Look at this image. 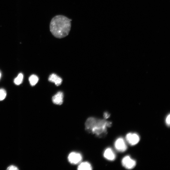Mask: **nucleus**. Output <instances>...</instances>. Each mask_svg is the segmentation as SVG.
Instances as JSON below:
<instances>
[{"label":"nucleus","instance_id":"10","mask_svg":"<svg viewBox=\"0 0 170 170\" xmlns=\"http://www.w3.org/2000/svg\"><path fill=\"white\" fill-rule=\"evenodd\" d=\"M79 170H91L92 167L91 164L88 162H84L81 163L78 167Z\"/></svg>","mask_w":170,"mask_h":170},{"label":"nucleus","instance_id":"9","mask_svg":"<svg viewBox=\"0 0 170 170\" xmlns=\"http://www.w3.org/2000/svg\"><path fill=\"white\" fill-rule=\"evenodd\" d=\"M48 80L50 82L54 83L57 86H60L62 81L61 78L54 74H52L50 76Z\"/></svg>","mask_w":170,"mask_h":170},{"label":"nucleus","instance_id":"1","mask_svg":"<svg viewBox=\"0 0 170 170\" xmlns=\"http://www.w3.org/2000/svg\"><path fill=\"white\" fill-rule=\"evenodd\" d=\"M71 20L66 16L62 15L54 17L51 20L50 26L52 34L58 38L67 36L71 30Z\"/></svg>","mask_w":170,"mask_h":170},{"label":"nucleus","instance_id":"14","mask_svg":"<svg viewBox=\"0 0 170 170\" xmlns=\"http://www.w3.org/2000/svg\"><path fill=\"white\" fill-rule=\"evenodd\" d=\"M165 122L167 125L169 127L170 124V114H169L166 117Z\"/></svg>","mask_w":170,"mask_h":170},{"label":"nucleus","instance_id":"17","mask_svg":"<svg viewBox=\"0 0 170 170\" xmlns=\"http://www.w3.org/2000/svg\"><path fill=\"white\" fill-rule=\"evenodd\" d=\"M2 76V74L1 72H0V79H1Z\"/></svg>","mask_w":170,"mask_h":170},{"label":"nucleus","instance_id":"6","mask_svg":"<svg viewBox=\"0 0 170 170\" xmlns=\"http://www.w3.org/2000/svg\"><path fill=\"white\" fill-rule=\"evenodd\" d=\"M68 159L71 164H76L80 162L82 159V157L79 153L72 152L69 155Z\"/></svg>","mask_w":170,"mask_h":170},{"label":"nucleus","instance_id":"8","mask_svg":"<svg viewBox=\"0 0 170 170\" xmlns=\"http://www.w3.org/2000/svg\"><path fill=\"white\" fill-rule=\"evenodd\" d=\"M63 92H59L52 97V102L55 104L61 105L63 102Z\"/></svg>","mask_w":170,"mask_h":170},{"label":"nucleus","instance_id":"15","mask_svg":"<svg viewBox=\"0 0 170 170\" xmlns=\"http://www.w3.org/2000/svg\"><path fill=\"white\" fill-rule=\"evenodd\" d=\"M7 169L8 170H17L19 169L13 165H11Z\"/></svg>","mask_w":170,"mask_h":170},{"label":"nucleus","instance_id":"11","mask_svg":"<svg viewBox=\"0 0 170 170\" xmlns=\"http://www.w3.org/2000/svg\"><path fill=\"white\" fill-rule=\"evenodd\" d=\"M39 80L38 77L35 75H32L29 78V80L32 86H34L37 83Z\"/></svg>","mask_w":170,"mask_h":170},{"label":"nucleus","instance_id":"13","mask_svg":"<svg viewBox=\"0 0 170 170\" xmlns=\"http://www.w3.org/2000/svg\"><path fill=\"white\" fill-rule=\"evenodd\" d=\"M7 96V92L4 89H0V101L3 100Z\"/></svg>","mask_w":170,"mask_h":170},{"label":"nucleus","instance_id":"12","mask_svg":"<svg viewBox=\"0 0 170 170\" xmlns=\"http://www.w3.org/2000/svg\"><path fill=\"white\" fill-rule=\"evenodd\" d=\"M23 79V74L22 73H20L15 79L14 83L16 85H19L22 83Z\"/></svg>","mask_w":170,"mask_h":170},{"label":"nucleus","instance_id":"16","mask_svg":"<svg viewBox=\"0 0 170 170\" xmlns=\"http://www.w3.org/2000/svg\"><path fill=\"white\" fill-rule=\"evenodd\" d=\"M110 114L107 112H105L103 114L104 117L105 119L109 118L110 117Z\"/></svg>","mask_w":170,"mask_h":170},{"label":"nucleus","instance_id":"5","mask_svg":"<svg viewBox=\"0 0 170 170\" xmlns=\"http://www.w3.org/2000/svg\"><path fill=\"white\" fill-rule=\"evenodd\" d=\"M126 139L128 142L132 145H136L140 141L139 136L135 133L128 134L126 136Z\"/></svg>","mask_w":170,"mask_h":170},{"label":"nucleus","instance_id":"3","mask_svg":"<svg viewBox=\"0 0 170 170\" xmlns=\"http://www.w3.org/2000/svg\"><path fill=\"white\" fill-rule=\"evenodd\" d=\"M122 163L123 166L126 168L131 169L135 168L136 165V162L130 156H126L122 159Z\"/></svg>","mask_w":170,"mask_h":170},{"label":"nucleus","instance_id":"2","mask_svg":"<svg viewBox=\"0 0 170 170\" xmlns=\"http://www.w3.org/2000/svg\"><path fill=\"white\" fill-rule=\"evenodd\" d=\"M112 123L105 119L90 117L85 123L86 130L99 137H103L107 134V128L112 126Z\"/></svg>","mask_w":170,"mask_h":170},{"label":"nucleus","instance_id":"7","mask_svg":"<svg viewBox=\"0 0 170 170\" xmlns=\"http://www.w3.org/2000/svg\"><path fill=\"white\" fill-rule=\"evenodd\" d=\"M103 155L105 159L111 161H114L116 158L114 152L110 148H108L105 150Z\"/></svg>","mask_w":170,"mask_h":170},{"label":"nucleus","instance_id":"4","mask_svg":"<svg viewBox=\"0 0 170 170\" xmlns=\"http://www.w3.org/2000/svg\"><path fill=\"white\" fill-rule=\"evenodd\" d=\"M116 150L120 152H124L127 149L126 144L123 138H118L114 144Z\"/></svg>","mask_w":170,"mask_h":170}]
</instances>
